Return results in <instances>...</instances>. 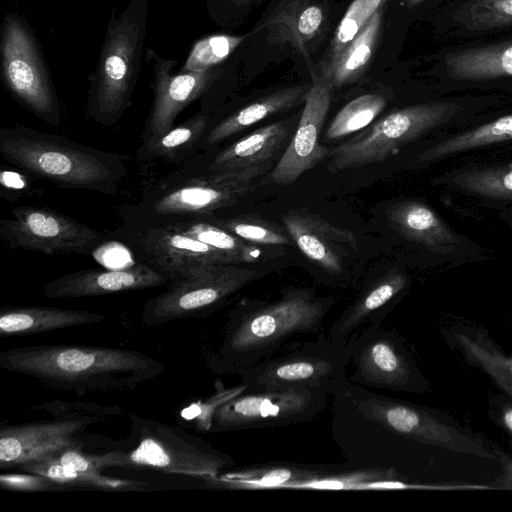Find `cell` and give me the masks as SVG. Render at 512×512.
<instances>
[{
  "label": "cell",
  "instance_id": "5",
  "mask_svg": "<svg viewBox=\"0 0 512 512\" xmlns=\"http://www.w3.org/2000/svg\"><path fill=\"white\" fill-rule=\"evenodd\" d=\"M257 172L200 169L188 160L146 189L133 204L118 208L123 225H171L195 219L210 220L237 204L255 189Z\"/></svg>",
  "mask_w": 512,
  "mask_h": 512
},
{
  "label": "cell",
  "instance_id": "35",
  "mask_svg": "<svg viewBox=\"0 0 512 512\" xmlns=\"http://www.w3.org/2000/svg\"><path fill=\"white\" fill-rule=\"evenodd\" d=\"M512 140V114H507L481 126L440 141L418 156L421 163H430L450 155Z\"/></svg>",
  "mask_w": 512,
  "mask_h": 512
},
{
  "label": "cell",
  "instance_id": "24",
  "mask_svg": "<svg viewBox=\"0 0 512 512\" xmlns=\"http://www.w3.org/2000/svg\"><path fill=\"white\" fill-rule=\"evenodd\" d=\"M446 345L465 364L487 375L512 400V354L481 324L456 322L440 329Z\"/></svg>",
  "mask_w": 512,
  "mask_h": 512
},
{
  "label": "cell",
  "instance_id": "34",
  "mask_svg": "<svg viewBox=\"0 0 512 512\" xmlns=\"http://www.w3.org/2000/svg\"><path fill=\"white\" fill-rule=\"evenodd\" d=\"M170 226L216 248L230 260L231 264L254 263L268 257L269 251L208 220L195 219Z\"/></svg>",
  "mask_w": 512,
  "mask_h": 512
},
{
  "label": "cell",
  "instance_id": "7",
  "mask_svg": "<svg viewBox=\"0 0 512 512\" xmlns=\"http://www.w3.org/2000/svg\"><path fill=\"white\" fill-rule=\"evenodd\" d=\"M207 481L216 488L233 490H420L393 471L346 463L311 464L287 461L260 463L225 470Z\"/></svg>",
  "mask_w": 512,
  "mask_h": 512
},
{
  "label": "cell",
  "instance_id": "26",
  "mask_svg": "<svg viewBox=\"0 0 512 512\" xmlns=\"http://www.w3.org/2000/svg\"><path fill=\"white\" fill-rule=\"evenodd\" d=\"M293 128V119L261 127L215 154L206 167L213 171H250L262 175L286 149Z\"/></svg>",
  "mask_w": 512,
  "mask_h": 512
},
{
  "label": "cell",
  "instance_id": "13",
  "mask_svg": "<svg viewBox=\"0 0 512 512\" xmlns=\"http://www.w3.org/2000/svg\"><path fill=\"white\" fill-rule=\"evenodd\" d=\"M347 364L346 348L320 335L317 340L296 343L283 354L243 371L241 383L251 390L313 387L333 396L349 383Z\"/></svg>",
  "mask_w": 512,
  "mask_h": 512
},
{
  "label": "cell",
  "instance_id": "8",
  "mask_svg": "<svg viewBox=\"0 0 512 512\" xmlns=\"http://www.w3.org/2000/svg\"><path fill=\"white\" fill-rule=\"evenodd\" d=\"M147 0H131L111 20L89 90L87 116L103 126L116 124L131 106L144 38Z\"/></svg>",
  "mask_w": 512,
  "mask_h": 512
},
{
  "label": "cell",
  "instance_id": "11",
  "mask_svg": "<svg viewBox=\"0 0 512 512\" xmlns=\"http://www.w3.org/2000/svg\"><path fill=\"white\" fill-rule=\"evenodd\" d=\"M328 396L322 389L305 386L261 390L246 386L207 411L205 430L220 433L308 422L326 408Z\"/></svg>",
  "mask_w": 512,
  "mask_h": 512
},
{
  "label": "cell",
  "instance_id": "14",
  "mask_svg": "<svg viewBox=\"0 0 512 512\" xmlns=\"http://www.w3.org/2000/svg\"><path fill=\"white\" fill-rule=\"evenodd\" d=\"M0 237L9 249L46 255L90 254L106 242V235L56 210L24 205L0 221Z\"/></svg>",
  "mask_w": 512,
  "mask_h": 512
},
{
  "label": "cell",
  "instance_id": "33",
  "mask_svg": "<svg viewBox=\"0 0 512 512\" xmlns=\"http://www.w3.org/2000/svg\"><path fill=\"white\" fill-rule=\"evenodd\" d=\"M22 472H29L45 476L60 488L62 487H83L109 491H120L137 489L145 485L144 482L114 478L104 475L102 472H86L68 467L51 456H45L38 460L28 462L19 466Z\"/></svg>",
  "mask_w": 512,
  "mask_h": 512
},
{
  "label": "cell",
  "instance_id": "41",
  "mask_svg": "<svg viewBox=\"0 0 512 512\" xmlns=\"http://www.w3.org/2000/svg\"><path fill=\"white\" fill-rule=\"evenodd\" d=\"M32 410H43L53 416H95L104 420L123 413L118 406H101L91 402L52 401L37 405Z\"/></svg>",
  "mask_w": 512,
  "mask_h": 512
},
{
  "label": "cell",
  "instance_id": "36",
  "mask_svg": "<svg viewBox=\"0 0 512 512\" xmlns=\"http://www.w3.org/2000/svg\"><path fill=\"white\" fill-rule=\"evenodd\" d=\"M380 94H364L347 103L334 117L325 132V139L337 140L367 127L386 106Z\"/></svg>",
  "mask_w": 512,
  "mask_h": 512
},
{
  "label": "cell",
  "instance_id": "46",
  "mask_svg": "<svg viewBox=\"0 0 512 512\" xmlns=\"http://www.w3.org/2000/svg\"><path fill=\"white\" fill-rule=\"evenodd\" d=\"M403 2L407 9L415 10L417 8L424 7L426 5L432 6V4H434L436 7V5H440L443 2L445 4L446 0H403Z\"/></svg>",
  "mask_w": 512,
  "mask_h": 512
},
{
  "label": "cell",
  "instance_id": "38",
  "mask_svg": "<svg viewBox=\"0 0 512 512\" xmlns=\"http://www.w3.org/2000/svg\"><path fill=\"white\" fill-rule=\"evenodd\" d=\"M208 221L255 245L290 244L287 232L285 233L277 225L255 216L239 215L228 218H215Z\"/></svg>",
  "mask_w": 512,
  "mask_h": 512
},
{
  "label": "cell",
  "instance_id": "32",
  "mask_svg": "<svg viewBox=\"0 0 512 512\" xmlns=\"http://www.w3.org/2000/svg\"><path fill=\"white\" fill-rule=\"evenodd\" d=\"M382 26V13L375 12L349 44L329 61L334 88L359 78L374 53Z\"/></svg>",
  "mask_w": 512,
  "mask_h": 512
},
{
  "label": "cell",
  "instance_id": "30",
  "mask_svg": "<svg viewBox=\"0 0 512 512\" xmlns=\"http://www.w3.org/2000/svg\"><path fill=\"white\" fill-rule=\"evenodd\" d=\"M210 128V115L199 111L156 138L142 142L136 153L137 160L184 163L202 147Z\"/></svg>",
  "mask_w": 512,
  "mask_h": 512
},
{
  "label": "cell",
  "instance_id": "2",
  "mask_svg": "<svg viewBox=\"0 0 512 512\" xmlns=\"http://www.w3.org/2000/svg\"><path fill=\"white\" fill-rule=\"evenodd\" d=\"M0 366L77 396L133 391L165 369L159 360L140 351L65 344L5 350L0 354Z\"/></svg>",
  "mask_w": 512,
  "mask_h": 512
},
{
  "label": "cell",
  "instance_id": "21",
  "mask_svg": "<svg viewBox=\"0 0 512 512\" xmlns=\"http://www.w3.org/2000/svg\"><path fill=\"white\" fill-rule=\"evenodd\" d=\"M282 219L289 237L308 259L329 274H342L344 262L357 250L349 229L304 210L285 213Z\"/></svg>",
  "mask_w": 512,
  "mask_h": 512
},
{
  "label": "cell",
  "instance_id": "40",
  "mask_svg": "<svg viewBox=\"0 0 512 512\" xmlns=\"http://www.w3.org/2000/svg\"><path fill=\"white\" fill-rule=\"evenodd\" d=\"M388 0H354L340 21L331 43V58L338 55L372 15Z\"/></svg>",
  "mask_w": 512,
  "mask_h": 512
},
{
  "label": "cell",
  "instance_id": "37",
  "mask_svg": "<svg viewBox=\"0 0 512 512\" xmlns=\"http://www.w3.org/2000/svg\"><path fill=\"white\" fill-rule=\"evenodd\" d=\"M451 181L457 187L477 195L512 197V163L466 170L456 174Z\"/></svg>",
  "mask_w": 512,
  "mask_h": 512
},
{
  "label": "cell",
  "instance_id": "18",
  "mask_svg": "<svg viewBox=\"0 0 512 512\" xmlns=\"http://www.w3.org/2000/svg\"><path fill=\"white\" fill-rule=\"evenodd\" d=\"M95 416H53L0 427V468L19 466L71 447H84V433L100 421Z\"/></svg>",
  "mask_w": 512,
  "mask_h": 512
},
{
  "label": "cell",
  "instance_id": "39",
  "mask_svg": "<svg viewBox=\"0 0 512 512\" xmlns=\"http://www.w3.org/2000/svg\"><path fill=\"white\" fill-rule=\"evenodd\" d=\"M243 36L212 35L201 39L192 48L181 72L211 69L224 61L243 41Z\"/></svg>",
  "mask_w": 512,
  "mask_h": 512
},
{
  "label": "cell",
  "instance_id": "44",
  "mask_svg": "<svg viewBox=\"0 0 512 512\" xmlns=\"http://www.w3.org/2000/svg\"><path fill=\"white\" fill-rule=\"evenodd\" d=\"M498 419L506 432L512 436V402L502 405L498 413Z\"/></svg>",
  "mask_w": 512,
  "mask_h": 512
},
{
  "label": "cell",
  "instance_id": "20",
  "mask_svg": "<svg viewBox=\"0 0 512 512\" xmlns=\"http://www.w3.org/2000/svg\"><path fill=\"white\" fill-rule=\"evenodd\" d=\"M168 279L146 262L114 269H85L54 278L42 289L49 299L101 296L159 287Z\"/></svg>",
  "mask_w": 512,
  "mask_h": 512
},
{
  "label": "cell",
  "instance_id": "28",
  "mask_svg": "<svg viewBox=\"0 0 512 512\" xmlns=\"http://www.w3.org/2000/svg\"><path fill=\"white\" fill-rule=\"evenodd\" d=\"M386 216L402 237L430 250H447L458 242L457 235L422 202H397L386 210Z\"/></svg>",
  "mask_w": 512,
  "mask_h": 512
},
{
  "label": "cell",
  "instance_id": "19",
  "mask_svg": "<svg viewBox=\"0 0 512 512\" xmlns=\"http://www.w3.org/2000/svg\"><path fill=\"white\" fill-rule=\"evenodd\" d=\"M121 237L168 282L203 264H231L219 250L170 225L131 227L123 225Z\"/></svg>",
  "mask_w": 512,
  "mask_h": 512
},
{
  "label": "cell",
  "instance_id": "4",
  "mask_svg": "<svg viewBox=\"0 0 512 512\" xmlns=\"http://www.w3.org/2000/svg\"><path fill=\"white\" fill-rule=\"evenodd\" d=\"M0 153L18 169L63 188L114 195L128 174L129 156L22 125L0 129Z\"/></svg>",
  "mask_w": 512,
  "mask_h": 512
},
{
  "label": "cell",
  "instance_id": "25",
  "mask_svg": "<svg viewBox=\"0 0 512 512\" xmlns=\"http://www.w3.org/2000/svg\"><path fill=\"white\" fill-rule=\"evenodd\" d=\"M407 285L408 277L399 271H391L372 282L344 309L325 337L334 345L345 347L360 331L380 324Z\"/></svg>",
  "mask_w": 512,
  "mask_h": 512
},
{
  "label": "cell",
  "instance_id": "23",
  "mask_svg": "<svg viewBox=\"0 0 512 512\" xmlns=\"http://www.w3.org/2000/svg\"><path fill=\"white\" fill-rule=\"evenodd\" d=\"M434 25L444 39L461 42L511 34L512 0H450L439 9Z\"/></svg>",
  "mask_w": 512,
  "mask_h": 512
},
{
  "label": "cell",
  "instance_id": "45",
  "mask_svg": "<svg viewBox=\"0 0 512 512\" xmlns=\"http://www.w3.org/2000/svg\"><path fill=\"white\" fill-rule=\"evenodd\" d=\"M503 465V479L501 488L512 489V459H506L502 462Z\"/></svg>",
  "mask_w": 512,
  "mask_h": 512
},
{
  "label": "cell",
  "instance_id": "16",
  "mask_svg": "<svg viewBox=\"0 0 512 512\" xmlns=\"http://www.w3.org/2000/svg\"><path fill=\"white\" fill-rule=\"evenodd\" d=\"M433 72L447 90L512 89V33L448 45L434 56Z\"/></svg>",
  "mask_w": 512,
  "mask_h": 512
},
{
  "label": "cell",
  "instance_id": "1",
  "mask_svg": "<svg viewBox=\"0 0 512 512\" xmlns=\"http://www.w3.org/2000/svg\"><path fill=\"white\" fill-rule=\"evenodd\" d=\"M335 395L350 405L342 418L340 440L348 459L357 465L405 475L406 451L414 445L499 459L478 435L435 409L351 383Z\"/></svg>",
  "mask_w": 512,
  "mask_h": 512
},
{
  "label": "cell",
  "instance_id": "9",
  "mask_svg": "<svg viewBox=\"0 0 512 512\" xmlns=\"http://www.w3.org/2000/svg\"><path fill=\"white\" fill-rule=\"evenodd\" d=\"M489 98L458 97L419 103L396 110L351 140L332 149L327 169L337 173L379 163L429 130L455 118L463 110Z\"/></svg>",
  "mask_w": 512,
  "mask_h": 512
},
{
  "label": "cell",
  "instance_id": "42",
  "mask_svg": "<svg viewBox=\"0 0 512 512\" xmlns=\"http://www.w3.org/2000/svg\"><path fill=\"white\" fill-rule=\"evenodd\" d=\"M0 484L3 489L24 492H35L60 488V486L53 480L45 476L29 472H3L0 475Z\"/></svg>",
  "mask_w": 512,
  "mask_h": 512
},
{
  "label": "cell",
  "instance_id": "6",
  "mask_svg": "<svg viewBox=\"0 0 512 512\" xmlns=\"http://www.w3.org/2000/svg\"><path fill=\"white\" fill-rule=\"evenodd\" d=\"M127 439L106 451L109 467L210 480L234 466L228 454L178 426L130 414Z\"/></svg>",
  "mask_w": 512,
  "mask_h": 512
},
{
  "label": "cell",
  "instance_id": "10",
  "mask_svg": "<svg viewBox=\"0 0 512 512\" xmlns=\"http://www.w3.org/2000/svg\"><path fill=\"white\" fill-rule=\"evenodd\" d=\"M261 273L239 264H203L167 283L165 290L148 299L142 323L163 325L172 321L208 316Z\"/></svg>",
  "mask_w": 512,
  "mask_h": 512
},
{
  "label": "cell",
  "instance_id": "22",
  "mask_svg": "<svg viewBox=\"0 0 512 512\" xmlns=\"http://www.w3.org/2000/svg\"><path fill=\"white\" fill-rule=\"evenodd\" d=\"M175 62L157 60L154 101L143 131L142 142L150 141L174 126L180 112L206 92L215 79L213 68L171 74Z\"/></svg>",
  "mask_w": 512,
  "mask_h": 512
},
{
  "label": "cell",
  "instance_id": "3",
  "mask_svg": "<svg viewBox=\"0 0 512 512\" xmlns=\"http://www.w3.org/2000/svg\"><path fill=\"white\" fill-rule=\"evenodd\" d=\"M335 301L308 288H289L269 302L242 304L227 315L212 367L238 374L251 368L294 337L316 334Z\"/></svg>",
  "mask_w": 512,
  "mask_h": 512
},
{
  "label": "cell",
  "instance_id": "31",
  "mask_svg": "<svg viewBox=\"0 0 512 512\" xmlns=\"http://www.w3.org/2000/svg\"><path fill=\"white\" fill-rule=\"evenodd\" d=\"M310 86H295L275 91L243 107L210 128L201 148L217 145L251 125L287 111L306 99Z\"/></svg>",
  "mask_w": 512,
  "mask_h": 512
},
{
  "label": "cell",
  "instance_id": "27",
  "mask_svg": "<svg viewBox=\"0 0 512 512\" xmlns=\"http://www.w3.org/2000/svg\"><path fill=\"white\" fill-rule=\"evenodd\" d=\"M105 316L99 313L53 307H11L0 309V335L11 337L31 335L68 327L100 323Z\"/></svg>",
  "mask_w": 512,
  "mask_h": 512
},
{
  "label": "cell",
  "instance_id": "15",
  "mask_svg": "<svg viewBox=\"0 0 512 512\" xmlns=\"http://www.w3.org/2000/svg\"><path fill=\"white\" fill-rule=\"evenodd\" d=\"M3 73L14 97L44 122L57 126L62 114L58 99L25 27L13 16L4 20Z\"/></svg>",
  "mask_w": 512,
  "mask_h": 512
},
{
  "label": "cell",
  "instance_id": "17",
  "mask_svg": "<svg viewBox=\"0 0 512 512\" xmlns=\"http://www.w3.org/2000/svg\"><path fill=\"white\" fill-rule=\"evenodd\" d=\"M333 88L330 65L325 62L312 77L299 123L270 174V182L290 185L304 172L330 158L332 149L321 145L319 136L330 108Z\"/></svg>",
  "mask_w": 512,
  "mask_h": 512
},
{
  "label": "cell",
  "instance_id": "29",
  "mask_svg": "<svg viewBox=\"0 0 512 512\" xmlns=\"http://www.w3.org/2000/svg\"><path fill=\"white\" fill-rule=\"evenodd\" d=\"M326 13L318 0H286L261 26L268 28L277 41L290 42L304 55L309 44L324 28Z\"/></svg>",
  "mask_w": 512,
  "mask_h": 512
},
{
  "label": "cell",
  "instance_id": "12",
  "mask_svg": "<svg viewBox=\"0 0 512 512\" xmlns=\"http://www.w3.org/2000/svg\"><path fill=\"white\" fill-rule=\"evenodd\" d=\"M345 348L351 384L413 394L431 388L405 339L381 323L360 331Z\"/></svg>",
  "mask_w": 512,
  "mask_h": 512
},
{
  "label": "cell",
  "instance_id": "43",
  "mask_svg": "<svg viewBox=\"0 0 512 512\" xmlns=\"http://www.w3.org/2000/svg\"><path fill=\"white\" fill-rule=\"evenodd\" d=\"M1 184L3 187H8L10 190H16L23 189V187L25 188L27 181L24 175L7 170L1 172Z\"/></svg>",
  "mask_w": 512,
  "mask_h": 512
}]
</instances>
